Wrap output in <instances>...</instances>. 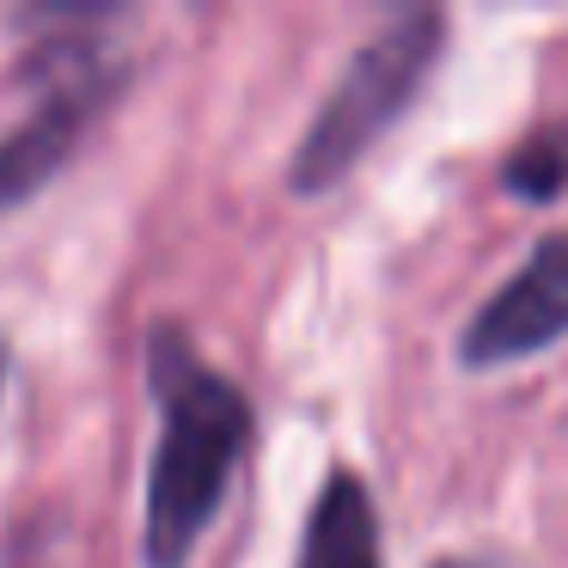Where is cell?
<instances>
[{"mask_svg": "<svg viewBox=\"0 0 568 568\" xmlns=\"http://www.w3.org/2000/svg\"><path fill=\"white\" fill-rule=\"evenodd\" d=\"M148 379L160 404V440L141 501V568H190L251 446V404L190 348L178 324H153Z\"/></svg>", "mask_w": 568, "mask_h": 568, "instance_id": "obj_1", "label": "cell"}, {"mask_svg": "<svg viewBox=\"0 0 568 568\" xmlns=\"http://www.w3.org/2000/svg\"><path fill=\"white\" fill-rule=\"evenodd\" d=\"M440 38H446V19L434 7H416V13H397L392 26H379L348 55V68L324 92L318 116L306 123V135L294 148V165H287V190L294 196H306V202L324 196V190L343 184L367 160L373 141L409 111L416 87L440 62Z\"/></svg>", "mask_w": 568, "mask_h": 568, "instance_id": "obj_2", "label": "cell"}, {"mask_svg": "<svg viewBox=\"0 0 568 568\" xmlns=\"http://www.w3.org/2000/svg\"><path fill=\"white\" fill-rule=\"evenodd\" d=\"M568 336V226L544 233L538 251L470 312V324L458 331V361L477 373L514 367L544 348H556Z\"/></svg>", "mask_w": 568, "mask_h": 568, "instance_id": "obj_3", "label": "cell"}, {"mask_svg": "<svg viewBox=\"0 0 568 568\" xmlns=\"http://www.w3.org/2000/svg\"><path fill=\"white\" fill-rule=\"evenodd\" d=\"M116 74H104L92 55H80V68L68 80H55L38 104H31L26 123H13L0 135V214L26 209L68 160H74L80 135L92 129V116L111 104Z\"/></svg>", "mask_w": 568, "mask_h": 568, "instance_id": "obj_4", "label": "cell"}, {"mask_svg": "<svg viewBox=\"0 0 568 568\" xmlns=\"http://www.w3.org/2000/svg\"><path fill=\"white\" fill-rule=\"evenodd\" d=\"M294 568H379V514H373L367 483L348 465L324 477L318 501L306 514V538H300Z\"/></svg>", "mask_w": 568, "mask_h": 568, "instance_id": "obj_5", "label": "cell"}, {"mask_svg": "<svg viewBox=\"0 0 568 568\" xmlns=\"http://www.w3.org/2000/svg\"><path fill=\"white\" fill-rule=\"evenodd\" d=\"M7 361L13 355H7V336H0V392H7Z\"/></svg>", "mask_w": 568, "mask_h": 568, "instance_id": "obj_8", "label": "cell"}, {"mask_svg": "<svg viewBox=\"0 0 568 568\" xmlns=\"http://www.w3.org/2000/svg\"><path fill=\"white\" fill-rule=\"evenodd\" d=\"M501 178H507V190L526 196V202L556 196V190L568 184V123H550V129H538V135H526Z\"/></svg>", "mask_w": 568, "mask_h": 568, "instance_id": "obj_6", "label": "cell"}, {"mask_svg": "<svg viewBox=\"0 0 568 568\" xmlns=\"http://www.w3.org/2000/svg\"><path fill=\"white\" fill-rule=\"evenodd\" d=\"M434 568H501V562H489V556H440Z\"/></svg>", "mask_w": 568, "mask_h": 568, "instance_id": "obj_7", "label": "cell"}]
</instances>
